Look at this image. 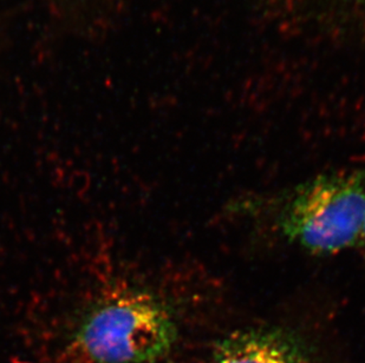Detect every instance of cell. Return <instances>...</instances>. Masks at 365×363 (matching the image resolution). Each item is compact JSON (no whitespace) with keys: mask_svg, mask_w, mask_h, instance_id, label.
<instances>
[{"mask_svg":"<svg viewBox=\"0 0 365 363\" xmlns=\"http://www.w3.org/2000/svg\"><path fill=\"white\" fill-rule=\"evenodd\" d=\"M359 243L362 244L365 249V226L364 229H363L362 238H361V242H359Z\"/></svg>","mask_w":365,"mask_h":363,"instance_id":"obj_4","label":"cell"},{"mask_svg":"<svg viewBox=\"0 0 365 363\" xmlns=\"http://www.w3.org/2000/svg\"><path fill=\"white\" fill-rule=\"evenodd\" d=\"M206 363H311L302 337L278 327L232 332L215 344Z\"/></svg>","mask_w":365,"mask_h":363,"instance_id":"obj_3","label":"cell"},{"mask_svg":"<svg viewBox=\"0 0 365 363\" xmlns=\"http://www.w3.org/2000/svg\"><path fill=\"white\" fill-rule=\"evenodd\" d=\"M287 240L316 255L361 242L365 226V168L317 176L299 185L280 215Z\"/></svg>","mask_w":365,"mask_h":363,"instance_id":"obj_2","label":"cell"},{"mask_svg":"<svg viewBox=\"0 0 365 363\" xmlns=\"http://www.w3.org/2000/svg\"><path fill=\"white\" fill-rule=\"evenodd\" d=\"M176 334L163 302L148 293L128 290L90 309L73 346L89 363H153L172 350Z\"/></svg>","mask_w":365,"mask_h":363,"instance_id":"obj_1","label":"cell"}]
</instances>
